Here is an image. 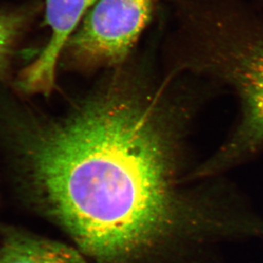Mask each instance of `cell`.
<instances>
[{
	"label": "cell",
	"instance_id": "6da1fadb",
	"mask_svg": "<svg viewBox=\"0 0 263 263\" xmlns=\"http://www.w3.org/2000/svg\"><path fill=\"white\" fill-rule=\"evenodd\" d=\"M167 108L118 81L64 117H26L12 138L31 204L92 263H175L211 238L246 232L180 188Z\"/></svg>",
	"mask_w": 263,
	"mask_h": 263
},
{
	"label": "cell",
	"instance_id": "5b68a950",
	"mask_svg": "<svg viewBox=\"0 0 263 263\" xmlns=\"http://www.w3.org/2000/svg\"><path fill=\"white\" fill-rule=\"evenodd\" d=\"M0 263H89L77 249L10 226L0 227Z\"/></svg>",
	"mask_w": 263,
	"mask_h": 263
},
{
	"label": "cell",
	"instance_id": "277c9868",
	"mask_svg": "<svg viewBox=\"0 0 263 263\" xmlns=\"http://www.w3.org/2000/svg\"><path fill=\"white\" fill-rule=\"evenodd\" d=\"M50 39L38 58L23 71L18 85L28 93H51L57 66L68 41L97 0H44Z\"/></svg>",
	"mask_w": 263,
	"mask_h": 263
},
{
	"label": "cell",
	"instance_id": "8992f818",
	"mask_svg": "<svg viewBox=\"0 0 263 263\" xmlns=\"http://www.w3.org/2000/svg\"><path fill=\"white\" fill-rule=\"evenodd\" d=\"M24 23L22 13L0 10V78L8 70Z\"/></svg>",
	"mask_w": 263,
	"mask_h": 263
},
{
	"label": "cell",
	"instance_id": "3957f363",
	"mask_svg": "<svg viewBox=\"0 0 263 263\" xmlns=\"http://www.w3.org/2000/svg\"><path fill=\"white\" fill-rule=\"evenodd\" d=\"M153 5V0H97L66 49L81 64H120L149 24Z\"/></svg>",
	"mask_w": 263,
	"mask_h": 263
},
{
	"label": "cell",
	"instance_id": "7a4b0ae2",
	"mask_svg": "<svg viewBox=\"0 0 263 263\" xmlns=\"http://www.w3.org/2000/svg\"><path fill=\"white\" fill-rule=\"evenodd\" d=\"M177 32L197 44L234 86L242 117L221 152V164L263 151V33L243 23L228 0H176Z\"/></svg>",
	"mask_w": 263,
	"mask_h": 263
}]
</instances>
